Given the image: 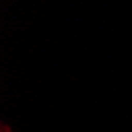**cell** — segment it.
Wrapping results in <instances>:
<instances>
[{"instance_id": "cell-1", "label": "cell", "mask_w": 132, "mask_h": 132, "mask_svg": "<svg viewBox=\"0 0 132 132\" xmlns=\"http://www.w3.org/2000/svg\"><path fill=\"white\" fill-rule=\"evenodd\" d=\"M0 132H13V129L6 123H2V126H0Z\"/></svg>"}]
</instances>
